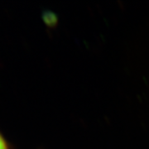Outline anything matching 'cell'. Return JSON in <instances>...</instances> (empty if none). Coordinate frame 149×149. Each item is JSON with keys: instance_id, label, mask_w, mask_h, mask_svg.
Segmentation results:
<instances>
[{"instance_id": "1", "label": "cell", "mask_w": 149, "mask_h": 149, "mask_svg": "<svg viewBox=\"0 0 149 149\" xmlns=\"http://www.w3.org/2000/svg\"><path fill=\"white\" fill-rule=\"evenodd\" d=\"M0 149H10V145L4 136L0 133Z\"/></svg>"}]
</instances>
